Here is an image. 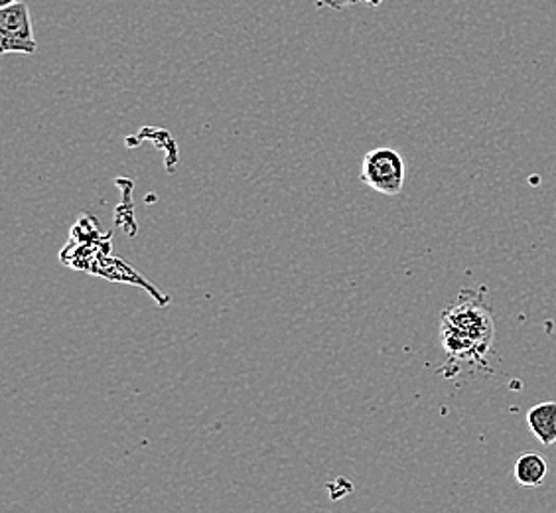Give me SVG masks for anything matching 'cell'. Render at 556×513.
I'll use <instances>...</instances> for the list:
<instances>
[{"instance_id": "8", "label": "cell", "mask_w": 556, "mask_h": 513, "mask_svg": "<svg viewBox=\"0 0 556 513\" xmlns=\"http://www.w3.org/2000/svg\"><path fill=\"white\" fill-rule=\"evenodd\" d=\"M365 2H367L371 9H379V7L383 4V0H365Z\"/></svg>"}, {"instance_id": "6", "label": "cell", "mask_w": 556, "mask_h": 513, "mask_svg": "<svg viewBox=\"0 0 556 513\" xmlns=\"http://www.w3.org/2000/svg\"><path fill=\"white\" fill-rule=\"evenodd\" d=\"M548 464L541 454L529 452L515 462V480L525 488H539L546 480Z\"/></svg>"}, {"instance_id": "7", "label": "cell", "mask_w": 556, "mask_h": 513, "mask_svg": "<svg viewBox=\"0 0 556 513\" xmlns=\"http://www.w3.org/2000/svg\"><path fill=\"white\" fill-rule=\"evenodd\" d=\"M359 2H365V0H320L318 4L326 7V9H332V11H343V9L359 4Z\"/></svg>"}, {"instance_id": "2", "label": "cell", "mask_w": 556, "mask_h": 513, "mask_svg": "<svg viewBox=\"0 0 556 513\" xmlns=\"http://www.w3.org/2000/svg\"><path fill=\"white\" fill-rule=\"evenodd\" d=\"M407 166L395 149H374L362 162V183L375 192L395 198L403 192Z\"/></svg>"}, {"instance_id": "9", "label": "cell", "mask_w": 556, "mask_h": 513, "mask_svg": "<svg viewBox=\"0 0 556 513\" xmlns=\"http://www.w3.org/2000/svg\"><path fill=\"white\" fill-rule=\"evenodd\" d=\"M14 2H18V0H0V9H4V7H11Z\"/></svg>"}, {"instance_id": "3", "label": "cell", "mask_w": 556, "mask_h": 513, "mask_svg": "<svg viewBox=\"0 0 556 513\" xmlns=\"http://www.w3.org/2000/svg\"><path fill=\"white\" fill-rule=\"evenodd\" d=\"M38 43L34 38L30 9L24 2H14L0 9V52L2 54L34 55Z\"/></svg>"}, {"instance_id": "4", "label": "cell", "mask_w": 556, "mask_h": 513, "mask_svg": "<svg viewBox=\"0 0 556 513\" xmlns=\"http://www.w3.org/2000/svg\"><path fill=\"white\" fill-rule=\"evenodd\" d=\"M91 271L97 273V275H101L103 278H109V280H118V283H130V285L144 287V289L150 290V295H152L154 299L161 300V304L168 302L166 297H161V290L156 292V289H154L150 283H147L135 268L127 265L125 261H121V259H115V256H99V261H96V265L91 267Z\"/></svg>"}, {"instance_id": "5", "label": "cell", "mask_w": 556, "mask_h": 513, "mask_svg": "<svg viewBox=\"0 0 556 513\" xmlns=\"http://www.w3.org/2000/svg\"><path fill=\"white\" fill-rule=\"evenodd\" d=\"M527 425L531 428L533 437L541 445L551 447L556 442V403L555 401H545L533 406L527 413Z\"/></svg>"}, {"instance_id": "1", "label": "cell", "mask_w": 556, "mask_h": 513, "mask_svg": "<svg viewBox=\"0 0 556 513\" xmlns=\"http://www.w3.org/2000/svg\"><path fill=\"white\" fill-rule=\"evenodd\" d=\"M495 326L490 309L478 299H460L442 312L440 343L450 360L473 364L492 348Z\"/></svg>"}]
</instances>
